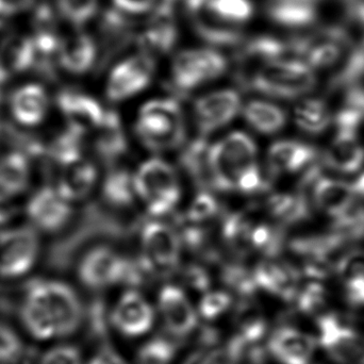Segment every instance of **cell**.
<instances>
[{"label": "cell", "instance_id": "ffe728a7", "mask_svg": "<svg viewBox=\"0 0 364 364\" xmlns=\"http://www.w3.org/2000/svg\"><path fill=\"white\" fill-rule=\"evenodd\" d=\"M184 10L199 38L213 46H235L242 40L239 28L216 18L205 4V0H182Z\"/></svg>", "mask_w": 364, "mask_h": 364}, {"label": "cell", "instance_id": "cb8c5ba5", "mask_svg": "<svg viewBox=\"0 0 364 364\" xmlns=\"http://www.w3.org/2000/svg\"><path fill=\"white\" fill-rule=\"evenodd\" d=\"M38 55L29 33H13L0 40V82L29 72Z\"/></svg>", "mask_w": 364, "mask_h": 364}, {"label": "cell", "instance_id": "8fae6325", "mask_svg": "<svg viewBox=\"0 0 364 364\" xmlns=\"http://www.w3.org/2000/svg\"><path fill=\"white\" fill-rule=\"evenodd\" d=\"M40 241L33 229L23 227L0 235V276L16 278L36 264Z\"/></svg>", "mask_w": 364, "mask_h": 364}, {"label": "cell", "instance_id": "5b68a950", "mask_svg": "<svg viewBox=\"0 0 364 364\" xmlns=\"http://www.w3.org/2000/svg\"><path fill=\"white\" fill-rule=\"evenodd\" d=\"M138 198L151 218L172 213L181 199V183L172 164L161 158L143 162L134 174Z\"/></svg>", "mask_w": 364, "mask_h": 364}, {"label": "cell", "instance_id": "f5cc1de1", "mask_svg": "<svg viewBox=\"0 0 364 364\" xmlns=\"http://www.w3.org/2000/svg\"><path fill=\"white\" fill-rule=\"evenodd\" d=\"M36 2V0H0V19L6 21L29 12Z\"/></svg>", "mask_w": 364, "mask_h": 364}, {"label": "cell", "instance_id": "bcb514c9", "mask_svg": "<svg viewBox=\"0 0 364 364\" xmlns=\"http://www.w3.org/2000/svg\"><path fill=\"white\" fill-rule=\"evenodd\" d=\"M327 291L321 280L311 279L305 286H301L295 301L304 314L320 312L327 303Z\"/></svg>", "mask_w": 364, "mask_h": 364}, {"label": "cell", "instance_id": "ab89813d", "mask_svg": "<svg viewBox=\"0 0 364 364\" xmlns=\"http://www.w3.org/2000/svg\"><path fill=\"white\" fill-rule=\"evenodd\" d=\"M250 245L252 252H258L267 259L277 258L287 245L284 227L276 223L254 220Z\"/></svg>", "mask_w": 364, "mask_h": 364}, {"label": "cell", "instance_id": "681fc988", "mask_svg": "<svg viewBox=\"0 0 364 364\" xmlns=\"http://www.w3.org/2000/svg\"><path fill=\"white\" fill-rule=\"evenodd\" d=\"M182 280L186 286L199 292L210 291L211 276L209 271L198 263H190L181 271Z\"/></svg>", "mask_w": 364, "mask_h": 364}, {"label": "cell", "instance_id": "d6986e66", "mask_svg": "<svg viewBox=\"0 0 364 364\" xmlns=\"http://www.w3.org/2000/svg\"><path fill=\"white\" fill-rule=\"evenodd\" d=\"M97 58L96 41L80 29H74L68 36H63L55 61L66 74L82 76L93 68Z\"/></svg>", "mask_w": 364, "mask_h": 364}, {"label": "cell", "instance_id": "f1b7e54d", "mask_svg": "<svg viewBox=\"0 0 364 364\" xmlns=\"http://www.w3.org/2000/svg\"><path fill=\"white\" fill-rule=\"evenodd\" d=\"M61 19L58 16L53 4L36 6L32 13L30 31L28 33L33 40L38 58H53L57 55L61 44L62 36L59 29Z\"/></svg>", "mask_w": 364, "mask_h": 364}, {"label": "cell", "instance_id": "ba28073f", "mask_svg": "<svg viewBox=\"0 0 364 364\" xmlns=\"http://www.w3.org/2000/svg\"><path fill=\"white\" fill-rule=\"evenodd\" d=\"M127 257L109 245H96L81 257L78 263L79 280L90 290L100 291L122 284Z\"/></svg>", "mask_w": 364, "mask_h": 364}, {"label": "cell", "instance_id": "74e56055", "mask_svg": "<svg viewBox=\"0 0 364 364\" xmlns=\"http://www.w3.org/2000/svg\"><path fill=\"white\" fill-rule=\"evenodd\" d=\"M29 178V161L25 155L11 153L0 158V201L25 191Z\"/></svg>", "mask_w": 364, "mask_h": 364}, {"label": "cell", "instance_id": "f35d334b", "mask_svg": "<svg viewBox=\"0 0 364 364\" xmlns=\"http://www.w3.org/2000/svg\"><path fill=\"white\" fill-rule=\"evenodd\" d=\"M252 224L254 220L242 212H233L223 218V241L240 258L252 254L250 245Z\"/></svg>", "mask_w": 364, "mask_h": 364}, {"label": "cell", "instance_id": "e0dca14e", "mask_svg": "<svg viewBox=\"0 0 364 364\" xmlns=\"http://www.w3.org/2000/svg\"><path fill=\"white\" fill-rule=\"evenodd\" d=\"M294 57L303 60L314 72L333 68L346 58L343 40L336 34H314L290 43Z\"/></svg>", "mask_w": 364, "mask_h": 364}, {"label": "cell", "instance_id": "30bf717a", "mask_svg": "<svg viewBox=\"0 0 364 364\" xmlns=\"http://www.w3.org/2000/svg\"><path fill=\"white\" fill-rule=\"evenodd\" d=\"M155 61L140 53L117 64L108 77L106 94L110 102H121L144 91L155 74Z\"/></svg>", "mask_w": 364, "mask_h": 364}, {"label": "cell", "instance_id": "52a82bcc", "mask_svg": "<svg viewBox=\"0 0 364 364\" xmlns=\"http://www.w3.org/2000/svg\"><path fill=\"white\" fill-rule=\"evenodd\" d=\"M226 58L213 49H188L175 58L172 66V85L181 95L211 82L226 72Z\"/></svg>", "mask_w": 364, "mask_h": 364}, {"label": "cell", "instance_id": "60d3db41", "mask_svg": "<svg viewBox=\"0 0 364 364\" xmlns=\"http://www.w3.org/2000/svg\"><path fill=\"white\" fill-rule=\"evenodd\" d=\"M53 4L62 23L80 29L97 14L100 0H55Z\"/></svg>", "mask_w": 364, "mask_h": 364}, {"label": "cell", "instance_id": "83f0119b", "mask_svg": "<svg viewBox=\"0 0 364 364\" xmlns=\"http://www.w3.org/2000/svg\"><path fill=\"white\" fill-rule=\"evenodd\" d=\"M96 130L95 151L98 158L107 166H117L128 151V139L119 113L107 110L102 125Z\"/></svg>", "mask_w": 364, "mask_h": 364}, {"label": "cell", "instance_id": "8992f818", "mask_svg": "<svg viewBox=\"0 0 364 364\" xmlns=\"http://www.w3.org/2000/svg\"><path fill=\"white\" fill-rule=\"evenodd\" d=\"M141 258L155 277H168L181 267L182 244L175 227L151 218L140 229Z\"/></svg>", "mask_w": 364, "mask_h": 364}, {"label": "cell", "instance_id": "f546056e", "mask_svg": "<svg viewBox=\"0 0 364 364\" xmlns=\"http://www.w3.org/2000/svg\"><path fill=\"white\" fill-rule=\"evenodd\" d=\"M211 145L205 136H199L186 143L179 155L181 170L199 190H214L210 164Z\"/></svg>", "mask_w": 364, "mask_h": 364}, {"label": "cell", "instance_id": "44dd1931", "mask_svg": "<svg viewBox=\"0 0 364 364\" xmlns=\"http://www.w3.org/2000/svg\"><path fill=\"white\" fill-rule=\"evenodd\" d=\"M321 164L341 175L356 174L364 166V145L360 134L335 130Z\"/></svg>", "mask_w": 364, "mask_h": 364}, {"label": "cell", "instance_id": "5bb4252c", "mask_svg": "<svg viewBox=\"0 0 364 364\" xmlns=\"http://www.w3.org/2000/svg\"><path fill=\"white\" fill-rule=\"evenodd\" d=\"M158 308L164 326L176 338L188 337L198 323V316L181 287L166 284L158 295Z\"/></svg>", "mask_w": 364, "mask_h": 364}, {"label": "cell", "instance_id": "8d00e7d4", "mask_svg": "<svg viewBox=\"0 0 364 364\" xmlns=\"http://www.w3.org/2000/svg\"><path fill=\"white\" fill-rule=\"evenodd\" d=\"M294 122L305 134L320 136L333 125V113L326 100L307 96L295 107Z\"/></svg>", "mask_w": 364, "mask_h": 364}, {"label": "cell", "instance_id": "3957f363", "mask_svg": "<svg viewBox=\"0 0 364 364\" xmlns=\"http://www.w3.org/2000/svg\"><path fill=\"white\" fill-rule=\"evenodd\" d=\"M244 82L267 97L301 100L316 89L318 77L303 60L288 57L259 64Z\"/></svg>", "mask_w": 364, "mask_h": 364}, {"label": "cell", "instance_id": "7a4b0ae2", "mask_svg": "<svg viewBox=\"0 0 364 364\" xmlns=\"http://www.w3.org/2000/svg\"><path fill=\"white\" fill-rule=\"evenodd\" d=\"M210 164L213 188L220 192L258 194L273 182L263 174L256 142L243 132H230L212 144Z\"/></svg>", "mask_w": 364, "mask_h": 364}, {"label": "cell", "instance_id": "484cf974", "mask_svg": "<svg viewBox=\"0 0 364 364\" xmlns=\"http://www.w3.org/2000/svg\"><path fill=\"white\" fill-rule=\"evenodd\" d=\"M265 12L272 21L287 29H307L320 17L321 0H267Z\"/></svg>", "mask_w": 364, "mask_h": 364}, {"label": "cell", "instance_id": "7dc6e473", "mask_svg": "<svg viewBox=\"0 0 364 364\" xmlns=\"http://www.w3.org/2000/svg\"><path fill=\"white\" fill-rule=\"evenodd\" d=\"M232 303V296L227 291H208L199 301V316L205 321H215L230 309Z\"/></svg>", "mask_w": 364, "mask_h": 364}, {"label": "cell", "instance_id": "d4e9b609", "mask_svg": "<svg viewBox=\"0 0 364 364\" xmlns=\"http://www.w3.org/2000/svg\"><path fill=\"white\" fill-rule=\"evenodd\" d=\"M57 104L70 126L87 132L97 129L104 121L107 110L96 98L76 90H65L58 95Z\"/></svg>", "mask_w": 364, "mask_h": 364}, {"label": "cell", "instance_id": "f907efd6", "mask_svg": "<svg viewBox=\"0 0 364 364\" xmlns=\"http://www.w3.org/2000/svg\"><path fill=\"white\" fill-rule=\"evenodd\" d=\"M237 359L227 346L210 350H198L186 359L183 364H237Z\"/></svg>", "mask_w": 364, "mask_h": 364}, {"label": "cell", "instance_id": "4316f807", "mask_svg": "<svg viewBox=\"0 0 364 364\" xmlns=\"http://www.w3.org/2000/svg\"><path fill=\"white\" fill-rule=\"evenodd\" d=\"M48 108V94L38 82L21 85L14 90L10 97L11 113L21 125L31 127L42 123Z\"/></svg>", "mask_w": 364, "mask_h": 364}, {"label": "cell", "instance_id": "4fadbf2b", "mask_svg": "<svg viewBox=\"0 0 364 364\" xmlns=\"http://www.w3.org/2000/svg\"><path fill=\"white\" fill-rule=\"evenodd\" d=\"M112 326L122 335L136 338L151 331L155 322L153 307L138 290L126 291L110 314Z\"/></svg>", "mask_w": 364, "mask_h": 364}, {"label": "cell", "instance_id": "d590c367", "mask_svg": "<svg viewBox=\"0 0 364 364\" xmlns=\"http://www.w3.org/2000/svg\"><path fill=\"white\" fill-rule=\"evenodd\" d=\"M102 196L112 209H132L138 198L134 174L127 168H110L102 182Z\"/></svg>", "mask_w": 364, "mask_h": 364}, {"label": "cell", "instance_id": "7402d4cb", "mask_svg": "<svg viewBox=\"0 0 364 364\" xmlns=\"http://www.w3.org/2000/svg\"><path fill=\"white\" fill-rule=\"evenodd\" d=\"M173 0H158L155 10L141 36L143 46L166 53L172 50L178 40L176 6Z\"/></svg>", "mask_w": 364, "mask_h": 364}, {"label": "cell", "instance_id": "d6a6232c", "mask_svg": "<svg viewBox=\"0 0 364 364\" xmlns=\"http://www.w3.org/2000/svg\"><path fill=\"white\" fill-rule=\"evenodd\" d=\"M335 273L341 282L346 301L356 307L364 306V250H350L338 261Z\"/></svg>", "mask_w": 364, "mask_h": 364}, {"label": "cell", "instance_id": "db71d44e", "mask_svg": "<svg viewBox=\"0 0 364 364\" xmlns=\"http://www.w3.org/2000/svg\"><path fill=\"white\" fill-rule=\"evenodd\" d=\"M115 9L127 14H144L155 6L156 0H113Z\"/></svg>", "mask_w": 364, "mask_h": 364}, {"label": "cell", "instance_id": "603a6c76", "mask_svg": "<svg viewBox=\"0 0 364 364\" xmlns=\"http://www.w3.org/2000/svg\"><path fill=\"white\" fill-rule=\"evenodd\" d=\"M316 342L307 333L292 327L274 331L267 343V352L282 364H310Z\"/></svg>", "mask_w": 364, "mask_h": 364}, {"label": "cell", "instance_id": "b9f144b4", "mask_svg": "<svg viewBox=\"0 0 364 364\" xmlns=\"http://www.w3.org/2000/svg\"><path fill=\"white\" fill-rule=\"evenodd\" d=\"M208 10L220 21L237 27L254 15V4L250 0H205Z\"/></svg>", "mask_w": 364, "mask_h": 364}, {"label": "cell", "instance_id": "2e32d148", "mask_svg": "<svg viewBox=\"0 0 364 364\" xmlns=\"http://www.w3.org/2000/svg\"><path fill=\"white\" fill-rule=\"evenodd\" d=\"M252 271L259 290L287 301L296 299L301 286V272L294 265L276 258L264 259Z\"/></svg>", "mask_w": 364, "mask_h": 364}, {"label": "cell", "instance_id": "11a10c76", "mask_svg": "<svg viewBox=\"0 0 364 364\" xmlns=\"http://www.w3.org/2000/svg\"><path fill=\"white\" fill-rule=\"evenodd\" d=\"M89 364H127L123 358L109 346L102 348L93 358L90 360Z\"/></svg>", "mask_w": 364, "mask_h": 364}, {"label": "cell", "instance_id": "e575fe53", "mask_svg": "<svg viewBox=\"0 0 364 364\" xmlns=\"http://www.w3.org/2000/svg\"><path fill=\"white\" fill-rule=\"evenodd\" d=\"M242 114L248 126L263 136H273L282 132L288 119L282 107L263 100H250L244 105Z\"/></svg>", "mask_w": 364, "mask_h": 364}, {"label": "cell", "instance_id": "6da1fadb", "mask_svg": "<svg viewBox=\"0 0 364 364\" xmlns=\"http://www.w3.org/2000/svg\"><path fill=\"white\" fill-rule=\"evenodd\" d=\"M85 310L76 291L60 280H42L28 287L21 307V323L40 341L74 335Z\"/></svg>", "mask_w": 364, "mask_h": 364}, {"label": "cell", "instance_id": "9f6ffc18", "mask_svg": "<svg viewBox=\"0 0 364 364\" xmlns=\"http://www.w3.org/2000/svg\"><path fill=\"white\" fill-rule=\"evenodd\" d=\"M355 192H356L358 198H363L364 200V171L357 177L356 181L353 183Z\"/></svg>", "mask_w": 364, "mask_h": 364}, {"label": "cell", "instance_id": "c3c4849f", "mask_svg": "<svg viewBox=\"0 0 364 364\" xmlns=\"http://www.w3.org/2000/svg\"><path fill=\"white\" fill-rule=\"evenodd\" d=\"M23 352L18 336L4 325L0 324V364L15 363Z\"/></svg>", "mask_w": 364, "mask_h": 364}, {"label": "cell", "instance_id": "9a60e30c", "mask_svg": "<svg viewBox=\"0 0 364 364\" xmlns=\"http://www.w3.org/2000/svg\"><path fill=\"white\" fill-rule=\"evenodd\" d=\"M318 151L303 141L286 139L273 143L267 151V171L272 178L307 172L318 164Z\"/></svg>", "mask_w": 364, "mask_h": 364}, {"label": "cell", "instance_id": "9c48e42d", "mask_svg": "<svg viewBox=\"0 0 364 364\" xmlns=\"http://www.w3.org/2000/svg\"><path fill=\"white\" fill-rule=\"evenodd\" d=\"M241 95L233 89L210 92L197 98L193 105V117L200 136L226 127L242 112Z\"/></svg>", "mask_w": 364, "mask_h": 364}, {"label": "cell", "instance_id": "ee69618b", "mask_svg": "<svg viewBox=\"0 0 364 364\" xmlns=\"http://www.w3.org/2000/svg\"><path fill=\"white\" fill-rule=\"evenodd\" d=\"M218 214L220 203L212 191L199 190L181 218L192 224L205 226V223L218 218Z\"/></svg>", "mask_w": 364, "mask_h": 364}, {"label": "cell", "instance_id": "7bdbcfd3", "mask_svg": "<svg viewBox=\"0 0 364 364\" xmlns=\"http://www.w3.org/2000/svg\"><path fill=\"white\" fill-rule=\"evenodd\" d=\"M220 277L225 286L242 299H250L259 290L254 271L244 267L242 263L235 261L227 263L222 267Z\"/></svg>", "mask_w": 364, "mask_h": 364}, {"label": "cell", "instance_id": "4dcf8cb0", "mask_svg": "<svg viewBox=\"0 0 364 364\" xmlns=\"http://www.w3.org/2000/svg\"><path fill=\"white\" fill-rule=\"evenodd\" d=\"M62 168L57 191L70 203L85 198L97 183V168L85 158L62 166Z\"/></svg>", "mask_w": 364, "mask_h": 364}, {"label": "cell", "instance_id": "277c9868", "mask_svg": "<svg viewBox=\"0 0 364 364\" xmlns=\"http://www.w3.org/2000/svg\"><path fill=\"white\" fill-rule=\"evenodd\" d=\"M134 130L143 146L153 153L175 151L186 143L183 112L175 98H157L143 105Z\"/></svg>", "mask_w": 364, "mask_h": 364}, {"label": "cell", "instance_id": "6f0895ef", "mask_svg": "<svg viewBox=\"0 0 364 364\" xmlns=\"http://www.w3.org/2000/svg\"><path fill=\"white\" fill-rule=\"evenodd\" d=\"M4 21L2 19H0V30H1L2 26H4Z\"/></svg>", "mask_w": 364, "mask_h": 364}, {"label": "cell", "instance_id": "816d5d0a", "mask_svg": "<svg viewBox=\"0 0 364 364\" xmlns=\"http://www.w3.org/2000/svg\"><path fill=\"white\" fill-rule=\"evenodd\" d=\"M40 364H82V358L75 346H58L43 355Z\"/></svg>", "mask_w": 364, "mask_h": 364}, {"label": "cell", "instance_id": "836d02e7", "mask_svg": "<svg viewBox=\"0 0 364 364\" xmlns=\"http://www.w3.org/2000/svg\"><path fill=\"white\" fill-rule=\"evenodd\" d=\"M100 33L104 61L123 50L134 38L132 21L117 9L105 11L100 19Z\"/></svg>", "mask_w": 364, "mask_h": 364}, {"label": "cell", "instance_id": "f6af8a7d", "mask_svg": "<svg viewBox=\"0 0 364 364\" xmlns=\"http://www.w3.org/2000/svg\"><path fill=\"white\" fill-rule=\"evenodd\" d=\"M175 354L174 342L166 338H154L139 350L136 364H171Z\"/></svg>", "mask_w": 364, "mask_h": 364}, {"label": "cell", "instance_id": "7c38bea8", "mask_svg": "<svg viewBox=\"0 0 364 364\" xmlns=\"http://www.w3.org/2000/svg\"><path fill=\"white\" fill-rule=\"evenodd\" d=\"M320 341L329 356L339 364H364V336L344 325L333 314L318 320Z\"/></svg>", "mask_w": 364, "mask_h": 364}, {"label": "cell", "instance_id": "ac0fdd59", "mask_svg": "<svg viewBox=\"0 0 364 364\" xmlns=\"http://www.w3.org/2000/svg\"><path fill=\"white\" fill-rule=\"evenodd\" d=\"M27 213L34 226L46 232H57L68 224L73 216L70 201L64 199L57 188L38 190L30 198Z\"/></svg>", "mask_w": 364, "mask_h": 364}, {"label": "cell", "instance_id": "1f68e13d", "mask_svg": "<svg viewBox=\"0 0 364 364\" xmlns=\"http://www.w3.org/2000/svg\"><path fill=\"white\" fill-rule=\"evenodd\" d=\"M311 203L303 193H274L265 203V209L274 223L282 227L294 226L310 218Z\"/></svg>", "mask_w": 364, "mask_h": 364}]
</instances>
